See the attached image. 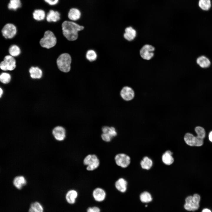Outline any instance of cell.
<instances>
[{"label": "cell", "mask_w": 212, "mask_h": 212, "mask_svg": "<svg viewBox=\"0 0 212 212\" xmlns=\"http://www.w3.org/2000/svg\"><path fill=\"white\" fill-rule=\"evenodd\" d=\"M16 27L11 23L6 24L1 30L3 36L6 39L13 38L16 34Z\"/></svg>", "instance_id": "obj_9"}, {"label": "cell", "mask_w": 212, "mask_h": 212, "mask_svg": "<svg viewBox=\"0 0 212 212\" xmlns=\"http://www.w3.org/2000/svg\"><path fill=\"white\" fill-rule=\"evenodd\" d=\"M43 208L41 204L37 201L32 203L29 209V212H43Z\"/></svg>", "instance_id": "obj_27"}, {"label": "cell", "mask_w": 212, "mask_h": 212, "mask_svg": "<svg viewBox=\"0 0 212 212\" xmlns=\"http://www.w3.org/2000/svg\"><path fill=\"white\" fill-rule=\"evenodd\" d=\"M101 129L102 133L107 134L112 138L116 137L117 135L116 130L113 127L104 126L102 127Z\"/></svg>", "instance_id": "obj_23"}, {"label": "cell", "mask_w": 212, "mask_h": 212, "mask_svg": "<svg viewBox=\"0 0 212 212\" xmlns=\"http://www.w3.org/2000/svg\"><path fill=\"white\" fill-rule=\"evenodd\" d=\"M0 97H1V95L3 93V91L2 89L1 88H0Z\"/></svg>", "instance_id": "obj_39"}, {"label": "cell", "mask_w": 212, "mask_h": 212, "mask_svg": "<svg viewBox=\"0 0 212 212\" xmlns=\"http://www.w3.org/2000/svg\"><path fill=\"white\" fill-rule=\"evenodd\" d=\"M123 37L126 40L130 41L133 40L136 36V30L131 26L126 27L125 29Z\"/></svg>", "instance_id": "obj_16"}, {"label": "cell", "mask_w": 212, "mask_h": 212, "mask_svg": "<svg viewBox=\"0 0 212 212\" xmlns=\"http://www.w3.org/2000/svg\"><path fill=\"white\" fill-rule=\"evenodd\" d=\"M198 6L199 8L204 11H208L211 8L212 6L211 0H199Z\"/></svg>", "instance_id": "obj_24"}, {"label": "cell", "mask_w": 212, "mask_h": 212, "mask_svg": "<svg viewBox=\"0 0 212 212\" xmlns=\"http://www.w3.org/2000/svg\"><path fill=\"white\" fill-rule=\"evenodd\" d=\"M208 138L210 141L212 142V131L209 133L208 135Z\"/></svg>", "instance_id": "obj_38"}, {"label": "cell", "mask_w": 212, "mask_h": 212, "mask_svg": "<svg viewBox=\"0 0 212 212\" xmlns=\"http://www.w3.org/2000/svg\"><path fill=\"white\" fill-rule=\"evenodd\" d=\"M140 165L143 169L148 170L152 167L153 165V162L149 157L145 156L141 161Z\"/></svg>", "instance_id": "obj_22"}, {"label": "cell", "mask_w": 212, "mask_h": 212, "mask_svg": "<svg viewBox=\"0 0 212 212\" xmlns=\"http://www.w3.org/2000/svg\"><path fill=\"white\" fill-rule=\"evenodd\" d=\"M56 62L58 69L62 72L66 73L70 71L72 58L69 54L64 53L61 54L57 58Z\"/></svg>", "instance_id": "obj_2"}, {"label": "cell", "mask_w": 212, "mask_h": 212, "mask_svg": "<svg viewBox=\"0 0 212 212\" xmlns=\"http://www.w3.org/2000/svg\"><path fill=\"white\" fill-rule=\"evenodd\" d=\"M82 15V12L79 9L74 7L69 10L67 16L69 20L76 22L80 19Z\"/></svg>", "instance_id": "obj_12"}, {"label": "cell", "mask_w": 212, "mask_h": 212, "mask_svg": "<svg viewBox=\"0 0 212 212\" xmlns=\"http://www.w3.org/2000/svg\"><path fill=\"white\" fill-rule=\"evenodd\" d=\"M197 64L201 67L203 68L209 67L211 64L210 60L204 56H201L198 57L196 60Z\"/></svg>", "instance_id": "obj_25"}, {"label": "cell", "mask_w": 212, "mask_h": 212, "mask_svg": "<svg viewBox=\"0 0 212 212\" xmlns=\"http://www.w3.org/2000/svg\"><path fill=\"white\" fill-rule=\"evenodd\" d=\"M201 212H212V211L209 209L207 208H204L202 209Z\"/></svg>", "instance_id": "obj_37"}, {"label": "cell", "mask_w": 212, "mask_h": 212, "mask_svg": "<svg viewBox=\"0 0 212 212\" xmlns=\"http://www.w3.org/2000/svg\"><path fill=\"white\" fill-rule=\"evenodd\" d=\"M61 27L63 35L69 41L77 40L78 37L79 32L84 29V26L69 20L63 21L61 24Z\"/></svg>", "instance_id": "obj_1"}, {"label": "cell", "mask_w": 212, "mask_h": 212, "mask_svg": "<svg viewBox=\"0 0 212 212\" xmlns=\"http://www.w3.org/2000/svg\"><path fill=\"white\" fill-rule=\"evenodd\" d=\"M185 143L190 146H200L203 144V139L195 136L190 133H187L184 136Z\"/></svg>", "instance_id": "obj_7"}, {"label": "cell", "mask_w": 212, "mask_h": 212, "mask_svg": "<svg viewBox=\"0 0 212 212\" xmlns=\"http://www.w3.org/2000/svg\"><path fill=\"white\" fill-rule=\"evenodd\" d=\"M127 183L125 179L123 178L118 179L115 183L116 189L122 193H124L127 190Z\"/></svg>", "instance_id": "obj_17"}, {"label": "cell", "mask_w": 212, "mask_h": 212, "mask_svg": "<svg viewBox=\"0 0 212 212\" xmlns=\"http://www.w3.org/2000/svg\"><path fill=\"white\" fill-rule=\"evenodd\" d=\"M57 42L56 37L53 32L48 30L45 32L43 37L40 41L39 43L42 47L50 49L55 46Z\"/></svg>", "instance_id": "obj_4"}, {"label": "cell", "mask_w": 212, "mask_h": 212, "mask_svg": "<svg viewBox=\"0 0 212 212\" xmlns=\"http://www.w3.org/2000/svg\"><path fill=\"white\" fill-rule=\"evenodd\" d=\"M9 53L10 55L12 57L18 56L21 53L19 47L16 45H11L9 49Z\"/></svg>", "instance_id": "obj_31"}, {"label": "cell", "mask_w": 212, "mask_h": 212, "mask_svg": "<svg viewBox=\"0 0 212 212\" xmlns=\"http://www.w3.org/2000/svg\"><path fill=\"white\" fill-rule=\"evenodd\" d=\"M101 138L103 141L107 142H110L112 139V138L108 135L102 133L101 135Z\"/></svg>", "instance_id": "obj_34"}, {"label": "cell", "mask_w": 212, "mask_h": 212, "mask_svg": "<svg viewBox=\"0 0 212 212\" xmlns=\"http://www.w3.org/2000/svg\"><path fill=\"white\" fill-rule=\"evenodd\" d=\"M200 196L197 193H195L193 196H187L185 199L184 209L189 211H194L198 210L200 207Z\"/></svg>", "instance_id": "obj_3"}, {"label": "cell", "mask_w": 212, "mask_h": 212, "mask_svg": "<svg viewBox=\"0 0 212 212\" xmlns=\"http://www.w3.org/2000/svg\"><path fill=\"white\" fill-rule=\"evenodd\" d=\"M11 80L10 75L7 73L3 72L0 75V80L1 82L5 84L9 83Z\"/></svg>", "instance_id": "obj_32"}, {"label": "cell", "mask_w": 212, "mask_h": 212, "mask_svg": "<svg viewBox=\"0 0 212 212\" xmlns=\"http://www.w3.org/2000/svg\"><path fill=\"white\" fill-rule=\"evenodd\" d=\"M140 199L142 202L147 203L152 201V198L149 193L147 191H144L140 194Z\"/></svg>", "instance_id": "obj_30"}, {"label": "cell", "mask_w": 212, "mask_h": 212, "mask_svg": "<svg viewBox=\"0 0 212 212\" xmlns=\"http://www.w3.org/2000/svg\"><path fill=\"white\" fill-rule=\"evenodd\" d=\"M16 61L14 57L10 55L5 56L4 60L0 64L1 69L3 71L13 70L16 67Z\"/></svg>", "instance_id": "obj_6"}, {"label": "cell", "mask_w": 212, "mask_h": 212, "mask_svg": "<svg viewBox=\"0 0 212 212\" xmlns=\"http://www.w3.org/2000/svg\"><path fill=\"white\" fill-rule=\"evenodd\" d=\"M87 212H100V209L96 206L90 207L87 208Z\"/></svg>", "instance_id": "obj_35"}, {"label": "cell", "mask_w": 212, "mask_h": 212, "mask_svg": "<svg viewBox=\"0 0 212 212\" xmlns=\"http://www.w3.org/2000/svg\"><path fill=\"white\" fill-rule=\"evenodd\" d=\"M120 95L124 100L129 101L134 98L135 93L132 88L126 86L123 87L121 90Z\"/></svg>", "instance_id": "obj_11"}, {"label": "cell", "mask_w": 212, "mask_h": 212, "mask_svg": "<svg viewBox=\"0 0 212 212\" xmlns=\"http://www.w3.org/2000/svg\"><path fill=\"white\" fill-rule=\"evenodd\" d=\"M60 18V13L57 11L52 9L49 11L46 16L47 21L49 22H57L59 21Z\"/></svg>", "instance_id": "obj_15"}, {"label": "cell", "mask_w": 212, "mask_h": 212, "mask_svg": "<svg viewBox=\"0 0 212 212\" xmlns=\"http://www.w3.org/2000/svg\"><path fill=\"white\" fill-rule=\"evenodd\" d=\"M29 71L30 77L33 79H40L42 75V70L38 67H32Z\"/></svg>", "instance_id": "obj_21"}, {"label": "cell", "mask_w": 212, "mask_h": 212, "mask_svg": "<svg viewBox=\"0 0 212 212\" xmlns=\"http://www.w3.org/2000/svg\"><path fill=\"white\" fill-rule=\"evenodd\" d=\"M155 49V48L151 45H145L140 51V55L144 59L149 60L153 57L154 55L153 52Z\"/></svg>", "instance_id": "obj_10"}, {"label": "cell", "mask_w": 212, "mask_h": 212, "mask_svg": "<svg viewBox=\"0 0 212 212\" xmlns=\"http://www.w3.org/2000/svg\"><path fill=\"white\" fill-rule=\"evenodd\" d=\"M92 195L96 201L101 202L105 199L106 196V193L103 189L100 188H97L93 191Z\"/></svg>", "instance_id": "obj_14"}, {"label": "cell", "mask_w": 212, "mask_h": 212, "mask_svg": "<svg viewBox=\"0 0 212 212\" xmlns=\"http://www.w3.org/2000/svg\"><path fill=\"white\" fill-rule=\"evenodd\" d=\"M83 163L87 166L86 169L87 170L92 171L99 167L100 162L96 155L90 154L85 158L83 160Z\"/></svg>", "instance_id": "obj_5"}, {"label": "cell", "mask_w": 212, "mask_h": 212, "mask_svg": "<svg viewBox=\"0 0 212 212\" xmlns=\"http://www.w3.org/2000/svg\"><path fill=\"white\" fill-rule=\"evenodd\" d=\"M86 59L91 62L96 61L97 58V55L96 52L93 49H90L87 51L86 54Z\"/></svg>", "instance_id": "obj_29"}, {"label": "cell", "mask_w": 212, "mask_h": 212, "mask_svg": "<svg viewBox=\"0 0 212 212\" xmlns=\"http://www.w3.org/2000/svg\"><path fill=\"white\" fill-rule=\"evenodd\" d=\"M32 14L33 18L38 21H40L44 20L46 17L45 11L42 9L35 10L33 11Z\"/></svg>", "instance_id": "obj_26"}, {"label": "cell", "mask_w": 212, "mask_h": 212, "mask_svg": "<svg viewBox=\"0 0 212 212\" xmlns=\"http://www.w3.org/2000/svg\"><path fill=\"white\" fill-rule=\"evenodd\" d=\"M172 155L173 153L169 150L166 151L163 154L162 160L165 164L170 165L173 164L174 161V159Z\"/></svg>", "instance_id": "obj_18"}, {"label": "cell", "mask_w": 212, "mask_h": 212, "mask_svg": "<svg viewBox=\"0 0 212 212\" xmlns=\"http://www.w3.org/2000/svg\"><path fill=\"white\" fill-rule=\"evenodd\" d=\"M21 6L20 0H10L7 7L9 9L15 11L21 7Z\"/></svg>", "instance_id": "obj_28"}, {"label": "cell", "mask_w": 212, "mask_h": 212, "mask_svg": "<svg viewBox=\"0 0 212 212\" xmlns=\"http://www.w3.org/2000/svg\"><path fill=\"white\" fill-rule=\"evenodd\" d=\"M78 196L77 192L74 190L68 191L66 195V199L67 202L70 204H73L75 202V200Z\"/></svg>", "instance_id": "obj_20"}, {"label": "cell", "mask_w": 212, "mask_h": 212, "mask_svg": "<svg viewBox=\"0 0 212 212\" xmlns=\"http://www.w3.org/2000/svg\"><path fill=\"white\" fill-rule=\"evenodd\" d=\"M52 134L57 140L62 141L66 137V131L63 127L58 126L55 127L53 129Z\"/></svg>", "instance_id": "obj_13"}, {"label": "cell", "mask_w": 212, "mask_h": 212, "mask_svg": "<svg viewBox=\"0 0 212 212\" xmlns=\"http://www.w3.org/2000/svg\"><path fill=\"white\" fill-rule=\"evenodd\" d=\"M45 2L50 5H54L57 4L59 0H44Z\"/></svg>", "instance_id": "obj_36"}, {"label": "cell", "mask_w": 212, "mask_h": 212, "mask_svg": "<svg viewBox=\"0 0 212 212\" xmlns=\"http://www.w3.org/2000/svg\"><path fill=\"white\" fill-rule=\"evenodd\" d=\"M195 130L197 135V136L203 139L206 135V132L204 128L200 126H197L195 128Z\"/></svg>", "instance_id": "obj_33"}, {"label": "cell", "mask_w": 212, "mask_h": 212, "mask_svg": "<svg viewBox=\"0 0 212 212\" xmlns=\"http://www.w3.org/2000/svg\"><path fill=\"white\" fill-rule=\"evenodd\" d=\"M26 181L25 178L22 176L15 177L13 181L14 186L18 189H21L26 184Z\"/></svg>", "instance_id": "obj_19"}, {"label": "cell", "mask_w": 212, "mask_h": 212, "mask_svg": "<svg viewBox=\"0 0 212 212\" xmlns=\"http://www.w3.org/2000/svg\"><path fill=\"white\" fill-rule=\"evenodd\" d=\"M114 158L116 164L122 168L127 167L130 163V157L125 153L117 154L116 155Z\"/></svg>", "instance_id": "obj_8"}]
</instances>
